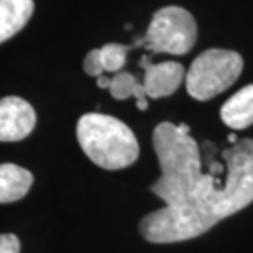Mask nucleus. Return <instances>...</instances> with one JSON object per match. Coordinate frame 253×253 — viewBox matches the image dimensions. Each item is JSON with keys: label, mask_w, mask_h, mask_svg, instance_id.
I'll list each match as a JSON object with an SVG mask.
<instances>
[{"label": "nucleus", "mask_w": 253, "mask_h": 253, "mask_svg": "<svg viewBox=\"0 0 253 253\" xmlns=\"http://www.w3.org/2000/svg\"><path fill=\"white\" fill-rule=\"evenodd\" d=\"M220 117L222 122L234 130L253 125V84L245 85L222 105Z\"/></svg>", "instance_id": "9"}, {"label": "nucleus", "mask_w": 253, "mask_h": 253, "mask_svg": "<svg viewBox=\"0 0 253 253\" xmlns=\"http://www.w3.org/2000/svg\"><path fill=\"white\" fill-rule=\"evenodd\" d=\"M244 69V59L229 49H207L192 61L186 73V89L191 97L209 100L239 79Z\"/></svg>", "instance_id": "4"}, {"label": "nucleus", "mask_w": 253, "mask_h": 253, "mask_svg": "<svg viewBox=\"0 0 253 253\" xmlns=\"http://www.w3.org/2000/svg\"><path fill=\"white\" fill-rule=\"evenodd\" d=\"M33 0H0V43L15 37L33 15Z\"/></svg>", "instance_id": "10"}, {"label": "nucleus", "mask_w": 253, "mask_h": 253, "mask_svg": "<svg viewBox=\"0 0 253 253\" xmlns=\"http://www.w3.org/2000/svg\"><path fill=\"white\" fill-rule=\"evenodd\" d=\"M76 135L87 158L104 169H122L138 158L140 148L133 131L110 115H83L76 126Z\"/></svg>", "instance_id": "3"}, {"label": "nucleus", "mask_w": 253, "mask_h": 253, "mask_svg": "<svg viewBox=\"0 0 253 253\" xmlns=\"http://www.w3.org/2000/svg\"><path fill=\"white\" fill-rule=\"evenodd\" d=\"M153 146L161 176L151 191L166 206L183 204L191 199L206 173L201 169V153L188 125L160 124L153 131Z\"/></svg>", "instance_id": "2"}, {"label": "nucleus", "mask_w": 253, "mask_h": 253, "mask_svg": "<svg viewBox=\"0 0 253 253\" xmlns=\"http://www.w3.org/2000/svg\"><path fill=\"white\" fill-rule=\"evenodd\" d=\"M0 253H20V240L17 235H0Z\"/></svg>", "instance_id": "13"}, {"label": "nucleus", "mask_w": 253, "mask_h": 253, "mask_svg": "<svg viewBox=\"0 0 253 253\" xmlns=\"http://www.w3.org/2000/svg\"><path fill=\"white\" fill-rule=\"evenodd\" d=\"M135 46H141L140 40L135 44L109 43L99 49H92L84 59V71L95 78L104 73H120L126 63V54Z\"/></svg>", "instance_id": "8"}, {"label": "nucleus", "mask_w": 253, "mask_h": 253, "mask_svg": "<svg viewBox=\"0 0 253 253\" xmlns=\"http://www.w3.org/2000/svg\"><path fill=\"white\" fill-rule=\"evenodd\" d=\"M229 141H230V143H237V136L235 135H230L229 136Z\"/></svg>", "instance_id": "14"}, {"label": "nucleus", "mask_w": 253, "mask_h": 253, "mask_svg": "<svg viewBox=\"0 0 253 253\" xmlns=\"http://www.w3.org/2000/svg\"><path fill=\"white\" fill-rule=\"evenodd\" d=\"M197 40L194 17L181 7H165L158 10L140 44L148 51L166 54H186Z\"/></svg>", "instance_id": "5"}, {"label": "nucleus", "mask_w": 253, "mask_h": 253, "mask_svg": "<svg viewBox=\"0 0 253 253\" xmlns=\"http://www.w3.org/2000/svg\"><path fill=\"white\" fill-rule=\"evenodd\" d=\"M33 184V176L22 166L5 163L0 165V202L20 201L28 194Z\"/></svg>", "instance_id": "11"}, {"label": "nucleus", "mask_w": 253, "mask_h": 253, "mask_svg": "<svg viewBox=\"0 0 253 253\" xmlns=\"http://www.w3.org/2000/svg\"><path fill=\"white\" fill-rule=\"evenodd\" d=\"M227 166L220 183L214 165L206 173L191 199L183 204L165 206L140 222V234L151 244H176L191 240L211 230L225 217L245 209L253 202V140H237L224 151Z\"/></svg>", "instance_id": "1"}, {"label": "nucleus", "mask_w": 253, "mask_h": 253, "mask_svg": "<svg viewBox=\"0 0 253 253\" xmlns=\"http://www.w3.org/2000/svg\"><path fill=\"white\" fill-rule=\"evenodd\" d=\"M140 64L145 69V78L141 84L145 87L146 97L150 99L168 97L176 92V89L184 81L186 73L179 63L165 61L153 64L148 61V58H141Z\"/></svg>", "instance_id": "7"}, {"label": "nucleus", "mask_w": 253, "mask_h": 253, "mask_svg": "<svg viewBox=\"0 0 253 253\" xmlns=\"http://www.w3.org/2000/svg\"><path fill=\"white\" fill-rule=\"evenodd\" d=\"M107 89L110 90V94H112L114 99L125 100V99L133 97V99H136V107L140 110L148 109V100H146L148 97H146L143 84H141L133 74L126 73V71L115 73L114 78L109 79Z\"/></svg>", "instance_id": "12"}, {"label": "nucleus", "mask_w": 253, "mask_h": 253, "mask_svg": "<svg viewBox=\"0 0 253 253\" xmlns=\"http://www.w3.org/2000/svg\"><path fill=\"white\" fill-rule=\"evenodd\" d=\"M37 114L25 99L8 95L0 100V141H20L32 133Z\"/></svg>", "instance_id": "6"}]
</instances>
